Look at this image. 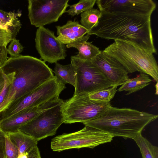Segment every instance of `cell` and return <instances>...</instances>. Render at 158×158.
Instances as JSON below:
<instances>
[{"instance_id":"6da1fadb","label":"cell","mask_w":158,"mask_h":158,"mask_svg":"<svg viewBox=\"0 0 158 158\" xmlns=\"http://www.w3.org/2000/svg\"><path fill=\"white\" fill-rule=\"evenodd\" d=\"M101 12L97 25L87 35L107 40L127 41L148 52L156 53L151 27V15Z\"/></svg>"},{"instance_id":"7a4b0ae2","label":"cell","mask_w":158,"mask_h":158,"mask_svg":"<svg viewBox=\"0 0 158 158\" xmlns=\"http://www.w3.org/2000/svg\"><path fill=\"white\" fill-rule=\"evenodd\" d=\"M1 69L4 73L14 72L15 77L0 106V113L54 76L45 62L29 56L9 58Z\"/></svg>"},{"instance_id":"3957f363","label":"cell","mask_w":158,"mask_h":158,"mask_svg":"<svg viewBox=\"0 0 158 158\" xmlns=\"http://www.w3.org/2000/svg\"><path fill=\"white\" fill-rule=\"evenodd\" d=\"M158 115L130 108H118L112 106L98 117L83 123L114 137L133 139Z\"/></svg>"},{"instance_id":"277c9868","label":"cell","mask_w":158,"mask_h":158,"mask_svg":"<svg viewBox=\"0 0 158 158\" xmlns=\"http://www.w3.org/2000/svg\"><path fill=\"white\" fill-rule=\"evenodd\" d=\"M102 52L120 64L128 73L151 76L158 82V66L153 54L127 41L115 40Z\"/></svg>"},{"instance_id":"5b68a950","label":"cell","mask_w":158,"mask_h":158,"mask_svg":"<svg viewBox=\"0 0 158 158\" xmlns=\"http://www.w3.org/2000/svg\"><path fill=\"white\" fill-rule=\"evenodd\" d=\"M71 63L75 71V85L73 96L87 94L110 87L113 85L91 60H84L75 56Z\"/></svg>"},{"instance_id":"8992f818","label":"cell","mask_w":158,"mask_h":158,"mask_svg":"<svg viewBox=\"0 0 158 158\" xmlns=\"http://www.w3.org/2000/svg\"><path fill=\"white\" fill-rule=\"evenodd\" d=\"M113 137L99 129L85 126L76 132L54 137L51 140V148L53 151L57 152L74 148H93L100 144L111 142Z\"/></svg>"},{"instance_id":"52a82bcc","label":"cell","mask_w":158,"mask_h":158,"mask_svg":"<svg viewBox=\"0 0 158 158\" xmlns=\"http://www.w3.org/2000/svg\"><path fill=\"white\" fill-rule=\"evenodd\" d=\"M110 102H101L90 100L88 94L73 96L61 105L64 123H83L102 114L111 106Z\"/></svg>"},{"instance_id":"ba28073f","label":"cell","mask_w":158,"mask_h":158,"mask_svg":"<svg viewBox=\"0 0 158 158\" xmlns=\"http://www.w3.org/2000/svg\"><path fill=\"white\" fill-rule=\"evenodd\" d=\"M66 88L65 85L54 76L23 98L10 104L0 113V120L23 109L36 106L53 98L59 97Z\"/></svg>"},{"instance_id":"9c48e42d","label":"cell","mask_w":158,"mask_h":158,"mask_svg":"<svg viewBox=\"0 0 158 158\" xmlns=\"http://www.w3.org/2000/svg\"><path fill=\"white\" fill-rule=\"evenodd\" d=\"M62 103L42 112L19 131L38 141L55 135L58 129L64 123L61 111Z\"/></svg>"},{"instance_id":"30bf717a","label":"cell","mask_w":158,"mask_h":158,"mask_svg":"<svg viewBox=\"0 0 158 158\" xmlns=\"http://www.w3.org/2000/svg\"><path fill=\"white\" fill-rule=\"evenodd\" d=\"M69 0H29L28 17L36 27L57 22L69 5Z\"/></svg>"},{"instance_id":"8fae6325","label":"cell","mask_w":158,"mask_h":158,"mask_svg":"<svg viewBox=\"0 0 158 158\" xmlns=\"http://www.w3.org/2000/svg\"><path fill=\"white\" fill-rule=\"evenodd\" d=\"M36 48L41 60L49 63H56L66 56L65 44L54 35V32L44 27H38L35 39Z\"/></svg>"},{"instance_id":"7c38bea8","label":"cell","mask_w":158,"mask_h":158,"mask_svg":"<svg viewBox=\"0 0 158 158\" xmlns=\"http://www.w3.org/2000/svg\"><path fill=\"white\" fill-rule=\"evenodd\" d=\"M63 102L59 97H56L36 106L23 109L0 120V129L6 134L16 132L42 112Z\"/></svg>"},{"instance_id":"4fadbf2b","label":"cell","mask_w":158,"mask_h":158,"mask_svg":"<svg viewBox=\"0 0 158 158\" xmlns=\"http://www.w3.org/2000/svg\"><path fill=\"white\" fill-rule=\"evenodd\" d=\"M96 3L101 11L151 15L156 7L152 0H98Z\"/></svg>"},{"instance_id":"5bb4252c","label":"cell","mask_w":158,"mask_h":158,"mask_svg":"<svg viewBox=\"0 0 158 158\" xmlns=\"http://www.w3.org/2000/svg\"><path fill=\"white\" fill-rule=\"evenodd\" d=\"M91 60L113 86L122 85L129 78V73L125 69L102 51Z\"/></svg>"},{"instance_id":"9a60e30c","label":"cell","mask_w":158,"mask_h":158,"mask_svg":"<svg viewBox=\"0 0 158 158\" xmlns=\"http://www.w3.org/2000/svg\"><path fill=\"white\" fill-rule=\"evenodd\" d=\"M57 38L64 44L72 43L87 34L88 30L75 20L68 21L62 26H56Z\"/></svg>"},{"instance_id":"2e32d148","label":"cell","mask_w":158,"mask_h":158,"mask_svg":"<svg viewBox=\"0 0 158 158\" xmlns=\"http://www.w3.org/2000/svg\"><path fill=\"white\" fill-rule=\"evenodd\" d=\"M90 35H86L77 40L66 44L67 48H74L79 52L75 55L77 58L84 60H91L101 53L99 48L91 42H87Z\"/></svg>"},{"instance_id":"e0dca14e","label":"cell","mask_w":158,"mask_h":158,"mask_svg":"<svg viewBox=\"0 0 158 158\" xmlns=\"http://www.w3.org/2000/svg\"><path fill=\"white\" fill-rule=\"evenodd\" d=\"M21 15L20 12H7L0 9V29L11 33L13 39L15 38L21 28V24L18 18Z\"/></svg>"},{"instance_id":"ac0fdd59","label":"cell","mask_w":158,"mask_h":158,"mask_svg":"<svg viewBox=\"0 0 158 158\" xmlns=\"http://www.w3.org/2000/svg\"><path fill=\"white\" fill-rule=\"evenodd\" d=\"M6 134L12 142L18 147L19 151V156L25 152L29 153L37 146L38 141L19 131Z\"/></svg>"},{"instance_id":"d6986e66","label":"cell","mask_w":158,"mask_h":158,"mask_svg":"<svg viewBox=\"0 0 158 158\" xmlns=\"http://www.w3.org/2000/svg\"><path fill=\"white\" fill-rule=\"evenodd\" d=\"M152 80L149 75L143 73H140L136 77L129 78L124 82L117 90L119 92H127L126 95H128L143 89L149 85Z\"/></svg>"},{"instance_id":"ffe728a7","label":"cell","mask_w":158,"mask_h":158,"mask_svg":"<svg viewBox=\"0 0 158 158\" xmlns=\"http://www.w3.org/2000/svg\"><path fill=\"white\" fill-rule=\"evenodd\" d=\"M53 72L55 76L64 84L68 83L75 86V71L71 63L62 65L57 62L55 63Z\"/></svg>"},{"instance_id":"44dd1931","label":"cell","mask_w":158,"mask_h":158,"mask_svg":"<svg viewBox=\"0 0 158 158\" xmlns=\"http://www.w3.org/2000/svg\"><path fill=\"white\" fill-rule=\"evenodd\" d=\"M139 147L142 158H158V147L153 145L141 134L133 139Z\"/></svg>"},{"instance_id":"7402d4cb","label":"cell","mask_w":158,"mask_h":158,"mask_svg":"<svg viewBox=\"0 0 158 158\" xmlns=\"http://www.w3.org/2000/svg\"><path fill=\"white\" fill-rule=\"evenodd\" d=\"M101 15L99 10L93 8L82 12L81 14V25L89 31L97 25Z\"/></svg>"},{"instance_id":"603a6c76","label":"cell","mask_w":158,"mask_h":158,"mask_svg":"<svg viewBox=\"0 0 158 158\" xmlns=\"http://www.w3.org/2000/svg\"><path fill=\"white\" fill-rule=\"evenodd\" d=\"M117 87L116 86H113L90 94H88V96L90 100L96 102H110L114 98L117 91Z\"/></svg>"},{"instance_id":"cb8c5ba5","label":"cell","mask_w":158,"mask_h":158,"mask_svg":"<svg viewBox=\"0 0 158 158\" xmlns=\"http://www.w3.org/2000/svg\"><path fill=\"white\" fill-rule=\"evenodd\" d=\"M96 0H80L77 3L70 6V8L66 11L65 13L73 17L78 15L80 14L93 8L96 2Z\"/></svg>"},{"instance_id":"d4e9b609","label":"cell","mask_w":158,"mask_h":158,"mask_svg":"<svg viewBox=\"0 0 158 158\" xmlns=\"http://www.w3.org/2000/svg\"><path fill=\"white\" fill-rule=\"evenodd\" d=\"M19 151L18 147L11 141L6 134L5 158H18Z\"/></svg>"},{"instance_id":"484cf974","label":"cell","mask_w":158,"mask_h":158,"mask_svg":"<svg viewBox=\"0 0 158 158\" xmlns=\"http://www.w3.org/2000/svg\"><path fill=\"white\" fill-rule=\"evenodd\" d=\"M5 83L4 87L0 93V106L6 98L10 84L15 77V73L10 72L4 73Z\"/></svg>"},{"instance_id":"4316f807","label":"cell","mask_w":158,"mask_h":158,"mask_svg":"<svg viewBox=\"0 0 158 158\" xmlns=\"http://www.w3.org/2000/svg\"><path fill=\"white\" fill-rule=\"evenodd\" d=\"M23 47L20 43L19 40L16 38L12 39L7 48V53L12 57L19 56L23 50Z\"/></svg>"},{"instance_id":"83f0119b","label":"cell","mask_w":158,"mask_h":158,"mask_svg":"<svg viewBox=\"0 0 158 158\" xmlns=\"http://www.w3.org/2000/svg\"><path fill=\"white\" fill-rule=\"evenodd\" d=\"M12 39L11 33L6 30L0 29V45L6 46Z\"/></svg>"},{"instance_id":"f1b7e54d","label":"cell","mask_w":158,"mask_h":158,"mask_svg":"<svg viewBox=\"0 0 158 158\" xmlns=\"http://www.w3.org/2000/svg\"><path fill=\"white\" fill-rule=\"evenodd\" d=\"M6 135L0 129V158H5Z\"/></svg>"},{"instance_id":"f546056e","label":"cell","mask_w":158,"mask_h":158,"mask_svg":"<svg viewBox=\"0 0 158 158\" xmlns=\"http://www.w3.org/2000/svg\"><path fill=\"white\" fill-rule=\"evenodd\" d=\"M6 46L0 45V69L8 59Z\"/></svg>"},{"instance_id":"4dcf8cb0","label":"cell","mask_w":158,"mask_h":158,"mask_svg":"<svg viewBox=\"0 0 158 158\" xmlns=\"http://www.w3.org/2000/svg\"><path fill=\"white\" fill-rule=\"evenodd\" d=\"M28 158H41L40 152L37 146L29 152Z\"/></svg>"},{"instance_id":"1f68e13d","label":"cell","mask_w":158,"mask_h":158,"mask_svg":"<svg viewBox=\"0 0 158 158\" xmlns=\"http://www.w3.org/2000/svg\"><path fill=\"white\" fill-rule=\"evenodd\" d=\"M5 80L3 73L0 69V93L4 87Z\"/></svg>"}]
</instances>
